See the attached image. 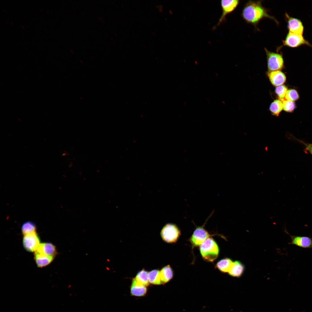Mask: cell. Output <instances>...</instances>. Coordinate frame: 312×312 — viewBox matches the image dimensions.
Instances as JSON below:
<instances>
[{"instance_id":"obj_10","label":"cell","mask_w":312,"mask_h":312,"mask_svg":"<svg viewBox=\"0 0 312 312\" xmlns=\"http://www.w3.org/2000/svg\"><path fill=\"white\" fill-rule=\"evenodd\" d=\"M34 253L42 254L54 258L57 251L55 246L52 243L45 242L40 244Z\"/></svg>"},{"instance_id":"obj_19","label":"cell","mask_w":312,"mask_h":312,"mask_svg":"<svg viewBox=\"0 0 312 312\" xmlns=\"http://www.w3.org/2000/svg\"><path fill=\"white\" fill-rule=\"evenodd\" d=\"M149 281L150 283L154 285L162 284L160 271L157 270H153L148 273Z\"/></svg>"},{"instance_id":"obj_1","label":"cell","mask_w":312,"mask_h":312,"mask_svg":"<svg viewBox=\"0 0 312 312\" xmlns=\"http://www.w3.org/2000/svg\"><path fill=\"white\" fill-rule=\"evenodd\" d=\"M241 16L246 22L255 27L265 18H269L278 23L275 17L269 14L268 10L262 5L261 1H248L243 8Z\"/></svg>"},{"instance_id":"obj_6","label":"cell","mask_w":312,"mask_h":312,"mask_svg":"<svg viewBox=\"0 0 312 312\" xmlns=\"http://www.w3.org/2000/svg\"><path fill=\"white\" fill-rule=\"evenodd\" d=\"M284 46L295 48L302 45L306 44L310 46L311 45L305 40L302 35L289 32L284 40H283Z\"/></svg>"},{"instance_id":"obj_3","label":"cell","mask_w":312,"mask_h":312,"mask_svg":"<svg viewBox=\"0 0 312 312\" xmlns=\"http://www.w3.org/2000/svg\"><path fill=\"white\" fill-rule=\"evenodd\" d=\"M181 231L175 224L168 223L162 229L160 235L162 239L168 243L176 242L181 235Z\"/></svg>"},{"instance_id":"obj_16","label":"cell","mask_w":312,"mask_h":312,"mask_svg":"<svg viewBox=\"0 0 312 312\" xmlns=\"http://www.w3.org/2000/svg\"><path fill=\"white\" fill-rule=\"evenodd\" d=\"M161 280L162 284L169 281L173 277V271L169 265L163 267L160 271Z\"/></svg>"},{"instance_id":"obj_24","label":"cell","mask_w":312,"mask_h":312,"mask_svg":"<svg viewBox=\"0 0 312 312\" xmlns=\"http://www.w3.org/2000/svg\"><path fill=\"white\" fill-rule=\"evenodd\" d=\"M287 91V87L285 85H281L277 86L275 92L279 98V99H284Z\"/></svg>"},{"instance_id":"obj_23","label":"cell","mask_w":312,"mask_h":312,"mask_svg":"<svg viewBox=\"0 0 312 312\" xmlns=\"http://www.w3.org/2000/svg\"><path fill=\"white\" fill-rule=\"evenodd\" d=\"M299 96L297 91L294 89L288 90L285 96L286 100L294 101L298 100Z\"/></svg>"},{"instance_id":"obj_7","label":"cell","mask_w":312,"mask_h":312,"mask_svg":"<svg viewBox=\"0 0 312 312\" xmlns=\"http://www.w3.org/2000/svg\"><path fill=\"white\" fill-rule=\"evenodd\" d=\"M205 223L202 226L196 227L190 238V241L194 247L200 246L211 236L204 228Z\"/></svg>"},{"instance_id":"obj_5","label":"cell","mask_w":312,"mask_h":312,"mask_svg":"<svg viewBox=\"0 0 312 312\" xmlns=\"http://www.w3.org/2000/svg\"><path fill=\"white\" fill-rule=\"evenodd\" d=\"M239 0H221V5L222 9V13L217 24L213 27L215 29L221 24L226 21V16L228 14L233 12L238 6Z\"/></svg>"},{"instance_id":"obj_14","label":"cell","mask_w":312,"mask_h":312,"mask_svg":"<svg viewBox=\"0 0 312 312\" xmlns=\"http://www.w3.org/2000/svg\"><path fill=\"white\" fill-rule=\"evenodd\" d=\"M244 269L243 264L240 261H237L233 262L228 273L232 276L239 277L242 275Z\"/></svg>"},{"instance_id":"obj_18","label":"cell","mask_w":312,"mask_h":312,"mask_svg":"<svg viewBox=\"0 0 312 312\" xmlns=\"http://www.w3.org/2000/svg\"><path fill=\"white\" fill-rule=\"evenodd\" d=\"M21 231L23 235L36 233V227L35 223L30 221L24 223L21 228Z\"/></svg>"},{"instance_id":"obj_22","label":"cell","mask_w":312,"mask_h":312,"mask_svg":"<svg viewBox=\"0 0 312 312\" xmlns=\"http://www.w3.org/2000/svg\"><path fill=\"white\" fill-rule=\"evenodd\" d=\"M282 102L283 109L285 111L291 112H293L296 107L294 102L284 99H279Z\"/></svg>"},{"instance_id":"obj_25","label":"cell","mask_w":312,"mask_h":312,"mask_svg":"<svg viewBox=\"0 0 312 312\" xmlns=\"http://www.w3.org/2000/svg\"><path fill=\"white\" fill-rule=\"evenodd\" d=\"M302 143L305 146V151H309L312 155V144H307L303 142Z\"/></svg>"},{"instance_id":"obj_12","label":"cell","mask_w":312,"mask_h":312,"mask_svg":"<svg viewBox=\"0 0 312 312\" xmlns=\"http://www.w3.org/2000/svg\"><path fill=\"white\" fill-rule=\"evenodd\" d=\"M291 244L304 248H312V239L305 236H292Z\"/></svg>"},{"instance_id":"obj_4","label":"cell","mask_w":312,"mask_h":312,"mask_svg":"<svg viewBox=\"0 0 312 312\" xmlns=\"http://www.w3.org/2000/svg\"><path fill=\"white\" fill-rule=\"evenodd\" d=\"M267 56L268 67L270 71L279 70L284 66V60L283 55L278 51L272 52L264 48Z\"/></svg>"},{"instance_id":"obj_21","label":"cell","mask_w":312,"mask_h":312,"mask_svg":"<svg viewBox=\"0 0 312 312\" xmlns=\"http://www.w3.org/2000/svg\"><path fill=\"white\" fill-rule=\"evenodd\" d=\"M283 109L282 101L280 99H276L272 102L270 107V110L273 115L278 116Z\"/></svg>"},{"instance_id":"obj_17","label":"cell","mask_w":312,"mask_h":312,"mask_svg":"<svg viewBox=\"0 0 312 312\" xmlns=\"http://www.w3.org/2000/svg\"><path fill=\"white\" fill-rule=\"evenodd\" d=\"M233 262L230 259L226 258L222 259L217 263V268L223 273L228 272Z\"/></svg>"},{"instance_id":"obj_2","label":"cell","mask_w":312,"mask_h":312,"mask_svg":"<svg viewBox=\"0 0 312 312\" xmlns=\"http://www.w3.org/2000/svg\"><path fill=\"white\" fill-rule=\"evenodd\" d=\"M200 250L203 258L210 262L213 261L217 258L219 252L217 243L210 237L200 245Z\"/></svg>"},{"instance_id":"obj_13","label":"cell","mask_w":312,"mask_h":312,"mask_svg":"<svg viewBox=\"0 0 312 312\" xmlns=\"http://www.w3.org/2000/svg\"><path fill=\"white\" fill-rule=\"evenodd\" d=\"M146 286L140 284L137 281L135 278L132 281L131 287V294L134 296H141L146 294L147 289Z\"/></svg>"},{"instance_id":"obj_15","label":"cell","mask_w":312,"mask_h":312,"mask_svg":"<svg viewBox=\"0 0 312 312\" xmlns=\"http://www.w3.org/2000/svg\"><path fill=\"white\" fill-rule=\"evenodd\" d=\"M54 258L38 253H34V259L37 266L42 268L50 263Z\"/></svg>"},{"instance_id":"obj_8","label":"cell","mask_w":312,"mask_h":312,"mask_svg":"<svg viewBox=\"0 0 312 312\" xmlns=\"http://www.w3.org/2000/svg\"><path fill=\"white\" fill-rule=\"evenodd\" d=\"M40 238L36 232L24 235L23 245L27 251L35 252L40 244Z\"/></svg>"},{"instance_id":"obj_20","label":"cell","mask_w":312,"mask_h":312,"mask_svg":"<svg viewBox=\"0 0 312 312\" xmlns=\"http://www.w3.org/2000/svg\"><path fill=\"white\" fill-rule=\"evenodd\" d=\"M148 272L142 269L137 274L135 279L138 282L146 286L149 285Z\"/></svg>"},{"instance_id":"obj_11","label":"cell","mask_w":312,"mask_h":312,"mask_svg":"<svg viewBox=\"0 0 312 312\" xmlns=\"http://www.w3.org/2000/svg\"><path fill=\"white\" fill-rule=\"evenodd\" d=\"M268 75L271 83L275 86L282 85L286 80L285 75L280 70L270 71Z\"/></svg>"},{"instance_id":"obj_9","label":"cell","mask_w":312,"mask_h":312,"mask_svg":"<svg viewBox=\"0 0 312 312\" xmlns=\"http://www.w3.org/2000/svg\"><path fill=\"white\" fill-rule=\"evenodd\" d=\"M285 17L289 32L302 35L304 27L300 20L290 16L286 13L285 14Z\"/></svg>"}]
</instances>
